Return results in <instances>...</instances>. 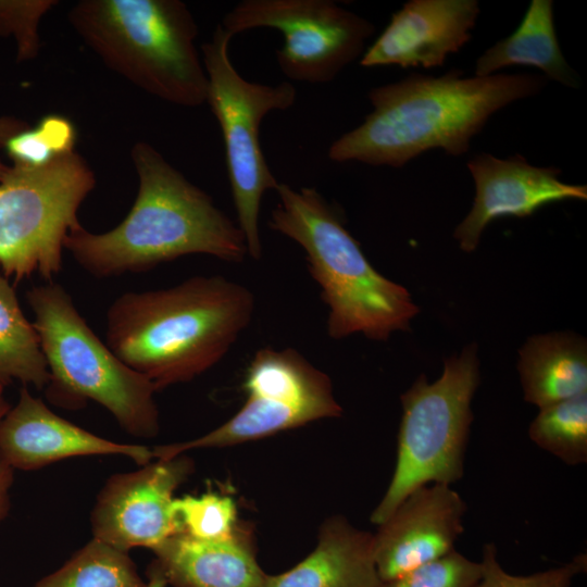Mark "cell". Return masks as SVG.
Listing matches in <instances>:
<instances>
[{"label":"cell","mask_w":587,"mask_h":587,"mask_svg":"<svg viewBox=\"0 0 587 587\" xmlns=\"http://www.w3.org/2000/svg\"><path fill=\"white\" fill-rule=\"evenodd\" d=\"M233 37L218 23L211 39L201 46L208 77L205 103L222 132L237 224L245 235L248 254L259 260L262 257L259 229L262 197L279 184L261 149L260 127L270 112L292 107L297 90L289 82L265 85L245 79L229 57Z\"/></svg>","instance_id":"9"},{"label":"cell","mask_w":587,"mask_h":587,"mask_svg":"<svg viewBox=\"0 0 587 587\" xmlns=\"http://www.w3.org/2000/svg\"><path fill=\"white\" fill-rule=\"evenodd\" d=\"M242 387L246 402L232 419L196 439L157 446L153 458L166 460L191 449L242 444L342 412L329 377L292 348L258 350Z\"/></svg>","instance_id":"10"},{"label":"cell","mask_w":587,"mask_h":587,"mask_svg":"<svg viewBox=\"0 0 587 587\" xmlns=\"http://www.w3.org/2000/svg\"><path fill=\"white\" fill-rule=\"evenodd\" d=\"M465 501L451 485L427 484L410 492L373 535L382 582L398 578L454 550Z\"/></svg>","instance_id":"14"},{"label":"cell","mask_w":587,"mask_h":587,"mask_svg":"<svg viewBox=\"0 0 587 587\" xmlns=\"http://www.w3.org/2000/svg\"><path fill=\"white\" fill-rule=\"evenodd\" d=\"M544 75L516 73L464 77L452 68L441 76L412 73L369 91L373 110L341 135L327 157L338 163L402 167L432 149L465 154L488 120L512 102L538 95Z\"/></svg>","instance_id":"1"},{"label":"cell","mask_w":587,"mask_h":587,"mask_svg":"<svg viewBox=\"0 0 587 587\" xmlns=\"http://www.w3.org/2000/svg\"><path fill=\"white\" fill-rule=\"evenodd\" d=\"M274 191L279 202L268 226L304 250L309 272L328 308V336L341 339L360 333L386 341L394 332L408 330L419 307L403 286L369 262L337 208L314 187L295 189L279 183Z\"/></svg>","instance_id":"4"},{"label":"cell","mask_w":587,"mask_h":587,"mask_svg":"<svg viewBox=\"0 0 587 587\" xmlns=\"http://www.w3.org/2000/svg\"><path fill=\"white\" fill-rule=\"evenodd\" d=\"M76 130L70 120L47 115L33 128L12 136L4 149L13 164L41 166L74 150Z\"/></svg>","instance_id":"25"},{"label":"cell","mask_w":587,"mask_h":587,"mask_svg":"<svg viewBox=\"0 0 587 587\" xmlns=\"http://www.w3.org/2000/svg\"><path fill=\"white\" fill-rule=\"evenodd\" d=\"M529 438L569 465L587 461V392L539 409Z\"/></svg>","instance_id":"23"},{"label":"cell","mask_w":587,"mask_h":587,"mask_svg":"<svg viewBox=\"0 0 587 587\" xmlns=\"http://www.w3.org/2000/svg\"><path fill=\"white\" fill-rule=\"evenodd\" d=\"M130 155L139 188L127 216L101 234L79 225L64 240V249L82 268L107 278L147 272L196 253L227 262L245 259L242 230L210 195L145 141L136 142Z\"/></svg>","instance_id":"2"},{"label":"cell","mask_w":587,"mask_h":587,"mask_svg":"<svg viewBox=\"0 0 587 587\" xmlns=\"http://www.w3.org/2000/svg\"><path fill=\"white\" fill-rule=\"evenodd\" d=\"M96 177L75 150L41 166L13 164L0 180V267L15 283L62 268L64 240Z\"/></svg>","instance_id":"8"},{"label":"cell","mask_w":587,"mask_h":587,"mask_svg":"<svg viewBox=\"0 0 587 587\" xmlns=\"http://www.w3.org/2000/svg\"><path fill=\"white\" fill-rule=\"evenodd\" d=\"M233 36L254 28L279 30L276 61L296 82L327 84L365 51L375 25L330 0H242L220 23Z\"/></svg>","instance_id":"11"},{"label":"cell","mask_w":587,"mask_h":587,"mask_svg":"<svg viewBox=\"0 0 587 587\" xmlns=\"http://www.w3.org/2000/svg\"><path fill=\"white\" fill-rule=\"evenodd\" d=\"M148 580L145 587H166L167 582L158 565L152 562L147 571Z\"/></svg>","instance_id":"31"},{"label":"cell","mask_w":587,"mask_h":587,"mask_svg":"<svg viewBox=\"0 0 587 587\" xmlns=\"http://www.w3.org/2000/svg\"><path fill=\"white\" fill-rule=\"evenodd\" d=\"M26 299L49 371L47 398L66 409L93 400L132 436H155L157 388L98 338L70 294L61 285L48 283L29 289Z\"/></svg>","instance_id":"6"},{"label":"cell","mask_w":587,"mask_h":587,"mask_svg":"<svg viewBox=\"0 0 587 587\" xmlns=\"http://www.w3.org/2000/svg\"><path fill=\"white\" fill-rule=\"evenodd\" d=\"M10 166H8L7 164H4L3 162H1L0 160V180L3 178V176L7 174V172L9 171Z\"/></svg>","instance_id":"33"},{"label":"cell","mask_w":587,"mask_h":587,"mask_svg":"<svg viewBox=\"0 0 587 587\" xmlns=\"http://www.w3.org/2000/svg\"><path fill=\"white\" fill-rule=\"evenodd\" d=\"M517 369L525 401L539 409L587 392L586 339L569 332L528 337Z\"/></svg>","instance_id":"19"},{"label":"cell","mask_w":587,"mask_h":587,"mask_svg":"<svg viewBox=\"0 0 587 587\" xmlns=\"http://www.w3.org/2000/svg\"><path fill=\"white\" fill-rule=\"evenodd\" d=\"M172 512L180 532L204 541L232 538L238 533L234 500L216 492L174 498Z\"/></svg>","instance_id":"24"},{"label":"cell","mask_w":587,"mask_h":587,"mask_svg":"<svg viewBox=\"0 0 587 587\" xmlns=\"http://www.w3.org/2000/svg\"><path fill=\"white\" fill-rule=\"evenodd\" d=\"M479 13L477 0H410L365 49L360 65L442 66L471 40Z\"/></svg>","instance_id":"15"},{"label":"cell","mask_w":587,"mask_h":587,"mask_svg":"<svg viewBox=\"0 0 587 587\" xmlns=\"http://www.w3.org/2000/svg\"><path fill=\"white\" fill-rule=\"evenodd\" d=\"M253 311V294L220 275L128 291L107 312V346L159 390L215 365L247 328Z\"/></svg>","instance_id":"3"},{"label":"cell","mask_w":587,"mask_h":587,"mask_svg":"<svg viewBox=\"0 0 587 587\" xmlns=\"http://www.w3.org/2000/svg\"><path fill=\"white\" fill-rule=\"evenodd\" d=\"M28 128V125L12 116L0 117V148H4L7 141L20 132Z\"/></svg>","instance_id":"30"},{"label":"cell","mask_w":587,"mask_h":587,"mask_svg":"<svg viewBox=\"0 0 587 587\" xmlns=\"http://www.w3.org/2000/svg\"><path fill=\"white\" fill-rule=\"evenodd\" d=\"M3 388L4 387L0 386V422L10 410L9 403L3 396Z\"/></svg>","instance_id":"32"},{"label":"cell","mask_w":587,"mask_h":587,"mask_svg":"<svg viewBox=\"0 0 587 587\" xmlns=\"http://www.w3.org/2000/svg\"><path fill=\"white\" fill-rule=\"evenodd\" d=\"M82 40L112 71L166 102L205 103L199 29L180 0H80L67 14Z\"/></svg>","instance_id":"5"},{"label":"cell","mask_w":587,"mask_h":587,"mask_svg":"<svg viewBox=\"0 0 587 587\" xmlns=\"http://www.w3.org/2000/svg\"><path fill=\"white\" fill-rule=\"evenodd\" d=\"M513 65L536 67L547 79L565 87L580 86L579 76L566 62L559 45L552 0H532L517 28L477 58L474 76L494 75Z\"/></svg>","instance_id":"20"},{"label":"cell","mask_w":587,"mask_h":587,"mask_svg":"<svg viewBox=\"0 0 587 587\" xmlns=\"http://www.w3.org/2000/svg\"><path fill=\"white\" fill-rule=\"evenodd\" d=\"M54 0H0V36H13L17 61L32 60L40 49L39 23Z\"/></svg>","instance_id":"27"},{"label":"cell","mask_w":587,"mask_h":587,"mask_svg":"<svg viewBox=\"0 0 587 587\" xmlns=\"http://www.w3.org/2000/svg\"><path fill=\"white\" fill-rule=\"evenodd\" d=\"M586 554H578L558 567L525 576L512 575L501 567L496 546L486 544L480 561V578L474 587H570L573 578L586 571Z\"/></svg>","instance_id":"26"},{"label":"cell","mask_w":587,"mask_h":587,"mask_svg":"<svg viewBox=\"0 0 587 587\" xmlns=\"http://www.w3.org/2000/svg\"><path fill=\"white\" fill-rule=\"evenodd\" d=\"M478 384L477 346L472 344L445 360L438 379L429 383L422 374L401 395L396 466L372 523L380 525L423 485H452L462 478Z\"/></svg>","instance_id":"7"},{"label":"cell","mask_w":587,"mask_h":587,"mask_svg":"<svg viewBox=\"0 0 587 587\" xmlns=\"http://www.w3.org/2000/svg\"><path fill=\"white\" fill-rule=\"evenodd\" d=\"M373 535L335 516L320 532L315 549L292 569L266 575L263 587H378Z\"/></svg>","instance_id":"18"},{"label":"cell","mask_w":587,"mask_h":587,"mask_svg":"<svg viewBox=\"0 0 587 587\" xmlns=\"http://www.w3.org/2000/svg\"><path fill=\"white\" fill-rule=\"evenodd\" d=\"M49 377L37 332L0 267V386L18 380L43 389Z\"/></svg>","instance_id":"21"},{"label":"cell","mask_w":587,"mask_h":587,"mask_svg":"<svg viewBox=\"0 0 587 587\" xmlns=\"http://www.w3.org/2000/svg\"><path fill=\"white\" fill-rule=\"evenodd\" d=\"M152 551L153 562L173 587H263L267 575L240 530L218 541L198 540L179 532Z\"/></svg>","instance_id":"17"},{"label":"cell","mask_w":587,"mask_h":587,"mask_svg":"<svg viewBox=\"0 0 587 587\" xmlns=\"http://www.w3.org/2000/svg\"><path fill=\"white\" fill-rule=\"evenodd\" d=\"M111 476L91 511L92 536L117 550L153 549L180 527L172 512L173 495L192 470L180 455L149 462Z\"/></svg>","instance_id":"12"},{"label":"cell","mask_w":587,"mask_h":587,"mask_svg":"<svg viewBox=\"0 0 587 587\" xmlns=\"http://www.w3.org/2000/svg\"><path fill=\"white\" fill-rule=\"evenodd\" d=\"M128 552L92 538L32 587H145Z\"/></svg>","instance_id":"22"},{"label":"cell","mask_w":587,"mask_h":587,"mask_svg":"<svg viewBox=\"0 0 587 587\" xmlns=\"http://www.w3.org/2000/svg\"><path fill=\"white\" fill-rule=\"evenodd\" d=\"M13 484V469L0 457V522L10 508V489Z\"/></svg>","instance_id":"29"},{"label":"cell","mask_w":587,"mask_h":587,"mask_svg":"<svg viewBox=\"0 0 587 587\" xmlns=\"http://www.w3.org/2000/svg\"><path fill=\"white\" fill-rule=\"evenodd\" d=\"M466 166L475 184V197L472 209L453 232L465 252L477 248L485 228L499 217H526L549 203L587 199L585 185L560 179L561 168L535 166L521 154L500 159L480 152Z\"/></svg>","instance_id":"13"},{"label":"cell","mask_w":587,"mask_h":587,"mask_svg":"<svg viewBox=\"0 0 587 587\" xmlns=\"http://www.w3.org/2000/svg\"><path fill=\"white\" fill-rule=\"evenodd\" d=\"M480 574V562L453 550L398 578L382 582L378 587H474Z\"/></svg>","instance_id":"28"},{"label":"cell","mask_w":587,"mask_h":587,"mask_svg":"<svg viewBox=\"0 0 587 587\" xmlns=\"http://www.w3.org/2000/svg\"><path fill=\"white\" fill-rule=\"evenodd\" d=\"M102 454L125 455L138 465L153 459L152 449L104 439L62 419L26 386L0 422V457L13 470H37L71 457Z\"/></svg>","instance_id":"16"}]
</instances>
